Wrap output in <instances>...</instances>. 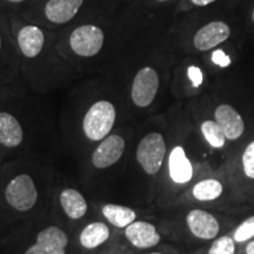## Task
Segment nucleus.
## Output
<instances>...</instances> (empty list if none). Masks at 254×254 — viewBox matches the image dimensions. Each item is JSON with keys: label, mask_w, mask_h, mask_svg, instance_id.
Returning a JSON list of instances; mask_svg holds the SVG:
<instances>
[{"label": "nucleus", "mask_w": 254, "mask_h": 254, "mask_svg": "<svg viewBox=\"0 0 254 254\" xmlns=\"http://www.w3.org/2000/svg\"><path fill=\"white\" fill-rule=\"evenodd\" d=\"M111 15L87 19L58 32V50L75 73L110 64L118 56H127L131 46V28Z\"/></svg>", "instance_id": "obj_1"}, {"label": "nucleus", "mask_w": 254, "mask_h": 254, "mask_svg": "<svg viewBox=\"0 0 254 254\" xmlns=\"http://www.w3.org/2000/svg\"><path fill=\"white\" fill-rule=\"evenodd\" d=\"M19 53L28 65L33 67V78H47L52 75H73L75 71L66 63L58 50V32L40 25L20 24L15 33Z\"/></svg>", "instance_id": "obj_2"}, {"label": "nucleus", "mask_w": 254, "mask_h": 254, "mask_svg": "<svg viewBox=\"0 0 254 254\" xmlns=\"http://www.w3.org/2000/svg\"><path fill=\"white\" fill-rule=\"evenodd\" d=\"M110 1L122 0H38L32 2L33 15L27 21L59 32L87 19L117 13L119 6Z\"/></svg>", "instance_id": "obj_3"}, {"label": "nucleus", "mask_w": 254, "mask_h": 254, "mask_svg": "<svg viewBox=\"0 0 254 254\" xmlns=\"http://www.w3.org/2000/svg\"><path fill=\"white\" fill-rule=\"evenodd\" d=\"M118 119V109L109 98L94 100L81 118V133L90 142H100L113 132Z\"/></svg>", "instance_id": "obj_4"}, {"label": "nucleus", "mask_w": 254, "mask_h": 254, "mask_svg": "<svg viewBox=\"0 0 254 254\" xmlns=\"http://www.w3.org/2000/svg\"><path fill=\"white\" fill-rule=\"evenodd\" d=\"M160 87V77L154 67L145 65L139 67L129 78L128 97L136 109L145 110L154 103Z\"/></svg>", "instance_id": "obj_5"}, {"label": "nucleus", "mask_w": 254, "mask_h": 254, "mask_svg": "<svg viewBox=\"0 0 254 254\" xmlns=\"http://www.w3.org/2000/svg\"><path fill=\"white\" fill-rule=\"evenodd\" d=\"M166 152L167 146L164 135L159 132H148L136 145V163L146 174L155 176L163 167Z\"/></svg>", "instance_id": "obj_6"}, {"label": "nucleus", "mask_w": 254, "mask_h": 254, "mask_svg": "<svg viewBox=\"0 0 254 254\" xmlns=\"http://www.w3.org/2000/svg\"><path fill=\"white\" fill-rule=\"evenodd\" d=\"M5 198L15 211H31L38 201V190L33 178L26 173L14 177L6 186Z\"/></svg>", "instance_id": "obj_7"}, {"label": "nucleus", "mask_w": 254, "mask_h": 254, "mask_svg": "<svg viewBox=\"0 0 254 254\" xmlns=\"http://www.w3.org/2000/svg\"><path fill=\"white\" fill-rule=\"evenodd\" d=\"M127 139L122 133H111L98 142L91 154V164L97 170H106L118 164L125 154Z\"/></svg>", "instance_id": "obj_8"}, {"label": "nucleus", "mask_w": 254, "mask_h": 254, "mask_svg": "<svg viewBox=\"0 0 254 254\" xmlns=\"http://www.w3.org/2000/svg\"><path fill=\"white\" fill-rule=\"evenodd\" d=\"M68 236L56 225H51L37 234L36 243L28 247L24 254H66Z\"/></svg>", "instance_id": "obj_9"}, {"label": "nucleus", "mask_w": 254, "mask_h": 254, "mask_svg": "<svg viewBox=\"0 0 254 254\" xmlns=\"http://www.w3.org/2000/svg\"><path fill=\"white\" fill-rule=\"evenodd\" d=\"M186 224L190 233L201 240L215 239L220 231L217 218L204 209L190 211L186 215Z\"/></svg>", "instance_id": "obj_10"}, {"label": "nucleus", "mask_w": 254, "mask_h": 254, "mask_svg": "<svg viewBox=\"0 0 254 254\" xmlns=\"http://www.w3.org/2000/svg\"><path fill=\"white\" fill-rule=\"evenodd\" d=\"M231 31L224 21H212L196 31L193 37V46L200 52L214 49L228 39Z\"/></svg>", "instance_id": "obj_11"}, {"label": "nucleus", "mask_w": 254, "mask_h": 254, "mask_svg": "<svg viewBox=\"0 0 254 254\" xmlns=\"http://www.w3.org/2000/svg\"><path fill=\"white\" fill-rule=\"evenodd\" d=\"M126 240L135 249H152L160 243L161 237L153 224L142 220H135L124 230Z\"/></svg>", "instance_id": "obj_12"}, {"label": "nucleus", "mask_w": 254, "mask_h": 254, "mask_svg": "<svg viewBox=\"0 0 254 254\" xmlns=\"http://www.w3.org/2000/svg\"><path fill=\"white\" fill-rule=\"evenodd\" d=\"M214 120L221 127L227 140H237L245 131V123L231 105L222 104L214 111Z\"/></svg>", "instance_id": "obj_13"}, {"label": "nucleus", "mask_w": 254, "mask_h": 254, "mask_svg": "<svg viewBox=\"0 0 254 254\" xmlns=\"http://www.w3.org/2000/svg\"><path fill=\"white\" fill-rule=\"evenodd\" d=\"M168 174L178 185L190 183L193 178V165L183 146H174L168 155Z\"/></svg>", "instance_id": "obj_14"}, {"label": "nucleus", "mask_w": 254, "mask_h": 254, "mask_svg": "<svg viewBox=\"0 0 254 254\" xmlns=\"http://www.w3.org/2000/svg\"><path fill=\"white\" fill-rule=\"evenodd\" d=\"M24 141V128L13 114L0 112V145L15 148Z\"/></svg>", "instance_id": "obj_15"}, {"label": "nucleus", "mask_w": 254, "mask_h": 254, "mask_svg": "<svg viewBox=\"0 0 254 254\" xmlns=\"http://www.w3.org/2000/svg\"><path fill=\"white\" fill-rule=\"evenodd\" d=\"M59 202L65 214L72 220L84 218L88 211L86 199L75 189L63 190L59 194Z\"/></svg>", "instance_id": "obj_16"}, {"label": "nucleus", "mask_w": 254, "mask_h": 254, "mask_svg": "<svg viewBox=\"0 0 254 254\" xmlns=\"http://www.w3.org/2000/svg\"><path fill=\"white\" fill-rule=\"evenodd\" d=\"M111 230L103 221L91 222L82 228L79 234V243L85 250H94L110 239Z\"/></svg>", "instance_id": "obj_17"}, {"label": "nucleus", "mask_w": 254, "mask_h": 254, "mask_svg": "<svg viewBox=\"0 0 254 254\" xmlns=\"http://www.w3.org/2000/svg\"><path fill=\"white\" fill-rule=\"evenodd\" d=\"M101 213L112 226L124 230L136 220L134 209L123 205L106 204L101 208Z\"/></svg>", "instance_id": "obj_18"}, {"label": "nucleus", "mask_w": 254, "mask_h": 254, "mask_svg": "<svg viewBox=\"0 0 254 254\" xmlns=\"http://www.w3.org/2000/svg\"><path fill=\"white\" fill-rule=\"evenodd\" d=\"M224 192V186L217 179L200 180L193 186L192 195L198 201H213Z\"/></svg>", "instance_id": "obj_19"}, {"label": "nucleus", "mask_w": 254, "mask_h": 254, "mask_svg": "<svg viewBox=\"0 0 254 254\" xmlns=\"http://www.w3.org/2000/svg\"><path fill=\"white\" fill-rule=\"evenodd\" d=\"M202 135H204L205 140L208 142V145L213 148H221L224 147L225 141H226V136L222 132L221 127L218 125L215 120H205L201 124Z\"/></svg>", "instance_id": "obj_20"}, {"label": "nucleus", "mask_w": 254, "mask_h": 254, "mask_svg": "<svg viewBox=\"0 0 254 254\" xmlns=\"http://www.w3.org/2000/svg\"><path fill=\"white\" fill-rule=\"evenodd\" d=\"M236 241L233 237L224 236L213 241L208 250V254H236Z\"/></svg>", "instance_id": "obj_21"}, {"label": "nucleus", "mask_w": 254, "mask_h": 254, "mask_svg": "<svg viewBox=\"0 0 254 254\" xmlns=\"http://www.w3.org/2000/svg\"><path fill=\"white\" fill-rule=\"evenodd\" d=\"M252 238H254V215L241 222L233 234L236 243H245Z\"/></svg>", "instance_id": "obj_22"}, {"label": "nucleus", "mask_w": 254, "mask_h": 254, "mask_svg": "<svg viewBox=\"0 0 254 254\" xmlns=\"http://www.w3.org/2000/svg\"><path fill=\"white\" fill-rule=\"evenodd\" d=\"M241 164H243L245 176L254 180V140L250 142L246 150L244 151L243 157H241Z\"/></svg>", "instance_id": "obj_23"}, {"label": "nucleus", "mask_w": 254, "mask_h": 254, "mask_svg": "<svg viewBox=\"0 0 254 254\" xmlns=\"http://www.w3.org/2000/svg\"><path fill=\"white\" fill-rule=\"evenodd\" d=\"M187 78L190 79V84L194 88H198L204 82V73H202L201 68L195 65H190L187 67Z\"/></svg>", "instance_id": "obj_24"}, {"label": "nucleus", "mask_w": 254, "mask_h": 254, "mask_svg": "<svg viewBox=\"0 0 254 254\" xmlns=\"http://www.w3.org/2000/svg\"><path fill=\"white\" fill-rule=\"evenodd\" d=\"M212 62L217 64L220 67H228V66L231 65L232 60L222 50H215L214 52L212 53Z\"/></svg>", "instance_id": "obj_25"}, {"label": "nucleus", "mask_w": 254, "mask_h": 254, "mask_svg": "<svg viewBox=\"0 0 254 254\" xmlns=\"http://www.w3.org/2000/svg\"><path fill=\"white\" fill-rule=\"evenodd\" d=\"M194 6H198V7H204V6H207L212 2L217 1V0H190Z\"/></svg>", "instance_id": "obj_26"}, {"label": "nucleus", "mask_w": 254, "mask_h": 254, "mask_svg": "<svg viewBox=\"0 0 254 254\" xmlns=\"http://www.w3.org/2000/svg\"><path fill=\"white\" fill-rule=\"evenodd\" d=\"M245 252H246V254H254V240L250 241V243L247 244Z\"/></svg>", "instance_id": "obj_27"}, {"label": "nucleus", "mask_w": 254, "mask_h": 254, "mask_svg": "<svg viewBox=\"0 0 254 254\" xmlns=\"http://www.w3.org/2000/svg\"><path fill=\"white\" fill-rule=\"evenodd\" d=\"M5 1L12 5H20V4H24V2L30 1V0H5Z\"/></svg>", "instance_id": "obj_28"}, {"label": "nucleus", "mask_w": 254, "mask_h": 254, "mask_svg": "<svg viewBox=\"0 0 254 254\" xmlns=\"http://www.w3.org/2000/svg\"><path fill=\"white\" fill-rule=\"evenodd\" d=\"M2 47H4V37H2V34L0 33V57H1V53H2Z\"/></svg>", "instance_id": "obj_29"}, {"label": "nucleus", "mask_w": 254, "mask_h": 254, "mask_svg": "<svg viewBox=\"0 0 254 254\" xmlns=\"http://www.w3.org/2000/svg\"><path fill=\"white\" fill-rule=\"evenodd\" d=\"M147 254H163V253H160V252H152V253H147Z\"/></svg>", "instance_id": "obj_30"}, {"label": "nucleus", "mask_w": 254, "mask_h": 254, "mask_svg": "<svg viewBox=\"0 0 254 254\" xmlns=\"http://www.w3.org/2000/svg\"><path fill=\"white\" fill-rule=\"evenodd\" d=\"M155 1H170V0H155Z\"/></svg>", "instance_id": "obj_31"}, {"label": "nucleus", "mask_w": 254, "mask_h": 254, "mask_svg": "<svg viewBox=\"0 0 254 254\" xmlns=\"http://www.w3.org/2000/svg\"><path fill=\"white\" fill-rule=\"evenodd\" d=\"M252 19H253V23H254V11H253V14H252Z\"/></svg>", "instance_id": "obj_32"}, {"label": "nucleus", "mask_w": 254, "mask_h": 254, "mask_svg": "<svg viewBox=\"0 0 254 254\" xmlns=\"http://www.w3.org/2000/svg\"><path fill=\"white\" fill-rule=\"evenodd\" d=\"M33 1H38V0H33Z\"/></svg>", "instance_id": "obj_33"}]
</instances>
